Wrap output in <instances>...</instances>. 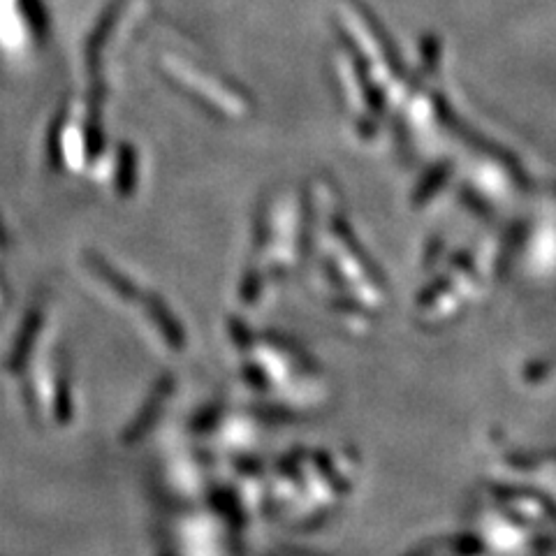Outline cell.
Masks as SVG:
<instances>
[{
    "instance_id": "cell-1",
    "label": "cell",
    "mask_w": 556,
    "mask_h": 556,
    "mask_svg": "<svg viewBox=\"0 0 556 556\" xmlns=\"http://www.w3.org/2000/svg\"><path fill=\"white\" fill-rule=\"evenodd\" d=\"M438 51H441V45H438V40L434 35H424L422 40V63L427 70H434L436 63H438Z\"/></svg>"
}]
</instances>
